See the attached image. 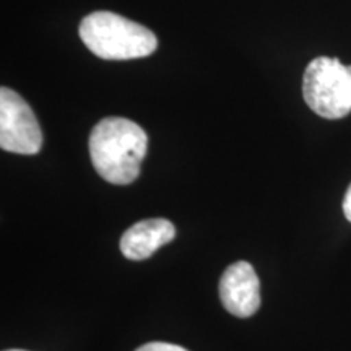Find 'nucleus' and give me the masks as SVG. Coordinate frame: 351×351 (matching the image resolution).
Masks as SVG:
<instances>
[{
  "label": "nucleus",
  "mask_w": 351,
  "mask_h": 351,
  "mask_svg": "<svg viewBox=\"0 0 351 351\" xmlns=\"http://www.w3.org/2000/svg\"><path fill=\"white\" fill-rule=\"evenodd\" d=\"M135 351H187V350L179 345L165 343V341H152V343L140 346V348H137Z\"/></svg>",
  "instance_id": "obj_7"
},
{
  "label": "nucleus",
  "mask_w": 351,
  "mask_h": 351,
  "mask_svg": "<svg viewBox=\"0 0 351 351\" xmlns=\"http://www.w3.org/2000/svg\"><path fill=\"white\" fill-rule=\"evenodd\" d=\"M5 351H26V350H5Z\"/></svg>",
  "instance_id": "obj_9"
},
{
  "label": "nucleus",
  "mask_w": 351,
  "mask_h": 351,
  "mask_svg": "<svg viewBox=\"0 0 351 351\" xmlns=\"http://www.w3.org/2000/svg\"><path fill=\"white\" fill-rule=\"evenodd\" d=\"M219 300L236 317H251L261 306V282L251 263L239 261L228 267L219 280Z\"/></svg>",
  "instance_id": "obj_5"
},
{
  "label": "nucleus",
  "mask_w": 351,
  "mask_h": 351,
  "mask_svg": "<svg viewBox=\"0 0 351 351\" xmlns=\"http://www.w3.org/2000/svg\"><path fill=\"white\" fill-rule=\"evenodd\" d=\"M174 238L176 228L169 219H142L122 234L121 252L129 261H143Z\"/></svg>",
  "instance_id": "obj_6"
},
{
  "label": "nucleus",
  "mask_w": 351,
  "mask_h": 351,
  "mask_svg": "<svg viewBox=\"0 0 351 351\" xmlns=\"http://www.w3.org/2000/svg\"><path fill=\"white\" fill-rule=\"evenodd\" d=\"M306 104L324 119H341L351 112V65L335 57L311 60L302 77Z\"/></svg>",
  "instance_id": "obj_3"
},
{
  "label": "nucleus",
  "mask_w": 351,
  "mask_h": 351,
  "mask_svg": "<svg viewBox=\"0 0 351 351\" xmlns=\"http://www.w3.org/2000/svg\"><path fill=\"white\" fill-rule=\"evenodd\" d=\"M88 148L91 163L104 181L127 186L138 178L148 137L142 127L125 117H106L93 127Z\"/></svg>",
  "instance_id": "obj_1"
},
{
  "label": "nucleus",
  "mask_w": 351,
  "mask_h": 351,
  "mask_svg": "<svg viewBox=\"0 0 351 351\" xmlns=\"http://www.w3.org/2000/svg\"><path fill=\"white\" fill-rule=\"evenodd\" d=\"M0 147L19 155H36L43 132L29 104L10 88H0Z\"/></svg>",
  "instance_id": "obj_4"
},
{
  "label": "nucleus",
  "mask_w": 351,
  "mask_h": 351,
  "mask_svg": "<svg viewBox=\"0 0 351 351\" xmlns=\"http://www.w3.org/2000/svg\"><path fill=\"white\" fill-rule=\"evenodd\" d=\"M343 213L346 219L351 221V186L348 187V191H346L345 199H343Z\"/></svg>",
  "instance_id": "obj_8"
},
{
  "label": "nucleus",
  "mask_w": 351,
  "mask_h": 351,
  "mask_svg": "<svg viewBox=\"0 0 351 351\" xmlns=\"http://www.w3.org/2000/svg\"><path fill=\"white\" fill-rule=\"evenodd\" d=\"M78 32L88 49L104 60L140 59L153 54L158 46L155 33L112 12L90 13Z\"/></svg>",
  "instance_id": "obj_2"
}]
</instances>
